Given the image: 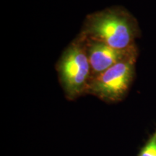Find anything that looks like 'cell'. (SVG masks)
Masks as SVG:
<instances>
[{
    "mask_svg": "<svg viewBox=\"0 0 156 156\" xmlns=\"http://www.w3.org/2000/svg\"><path fill=\"white\" fill-rule=\"evenodd\" d=\"M80 34L112 48L124 50L136 46L141 30L131 12L121 6H114L87 15Z\"/></svg>",
    "mask_w": 156,
    "mask_h": 156,
    "instance_id": "obj_1",
    "label": "cell"
},
{
    "mask_svg": "<svg viewBox=\"0 0 156 156\" xmlns=\"http://www.w3.org/2000/svg\"><path fill=\"white\" fill-rule=\"evenodd\" d=\"M58 80L68 100L87 94L91 69L85 39L80 34L64 51L56 64Z\"/></svg>",
    "mask_w": 156,
    "mask_h": 156,
    "instance_id": "obj_2",
    "label": "cell"
},
{
    "mask_svg": "<svg viewBox=\"0 0 156 156\" xmlns=\"http://www.w3.org/2000/svg\"><path fill=\"white\" fill-rule=\"evenodd\" d=\"M138 56L126 58L91 80L87 94L108 103L124 100L136 77Z\"/></svg>",
    "mask_w": 156,
    "mask_h": 156,
    "instance_id": "obj_3",
    "label": "cell"
},
{
    "mask_svg": "<svg viewBox=\"0 0 156 156\" xmlns=\"http://www.w3.org/2000/svg\"><path fill=\"white\" fill-rule=\"evenodd\" d=\"M81 36L85 39L91 69V80L118 62L130 56L139 55L137 46L128 49H116L102 42Z\"/></svg>",
    "mask_w": 156,
    "mask_h": 156,
    "instance_id": "obj_4",
    "label": "cell"
},
{
    "mask_svg": "<svg viewBox=\"0 0 156 156\" xmlns=\"http://www.w3.org/2000/svg\"><path fill=\"white\" fill-rule=\"evenodd\" d=\"M137 156H156V129L140 148Z\"/></svg>",
    "mask_w": 156,
    "mask_h": 156,
    "instance_id": "obj_5",
    "label": "cell"
}]
</instances>
